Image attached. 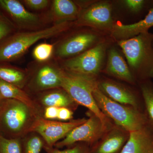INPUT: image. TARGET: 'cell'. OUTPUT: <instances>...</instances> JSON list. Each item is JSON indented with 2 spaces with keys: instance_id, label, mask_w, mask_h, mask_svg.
<instances>
[{
  "instance_id": "1",
  "label": "cell",
  "mask_w": 153,
  "mask_h": 153,
  "mask_svg": "<svg viewBox=\"0 0 153 153\" xmlns=\"http://www.w3.org/2000/svg\"><path fill=\"white\" fill-rule=\"evenodd\" d=\"M153 34L147 32L117 41L134 76L144 79L153 78Z\"/></svg>"
},
{
  "instance_id": "2",
  "label": "cell",
  "mask_w": 153,
  "mask_h": 153,
  "mask_svg": "<svg viewBox=\"0 0 153 153\" xmlns=\"http://www.w3.org/2000/svg\"><path fill=\"white\" fill-rule=\"evenodd\" d=\"M68 27V22H63L41 30L15 34L0 45V62L16 60L37 41L59 35Z\"/></svg>"
},
{
  "instance_id": "3",
  "label": "cell",
  "mask_w": 153,
  "mask_h": 153,
  "mask_svg": "<svg viewBox=\"0 0 153 153\" xmlns=\"http://www.w3.org/2000/svg\"><path fill=\"white\" fill-rule=\"evenodd\" d=\"M93 95L102 113L124 130L129 133L146 127V119L136 108L114 101L102 93L98 86L93 91Z\"/></svg>"
},
{
  "instance_id": "4",
  "label": "cell",
  "mask_w": 153,
  "mask_h": 153,
  "mask_svg": "<svg viewBox=\"0 0 153 153\" xmlns=\"http://www.w3.org/2000/svg\"><path fill=\"white\" fill-rule=\"evenodd\" d=\"M97 86L98 83L94 77L79 76L63 71L61 88L66 91L76 104L87 108L98 117L107 128V118L99 108L93 95V91Z\"/></svg>"
},
{
  "instance_id": "5",
  "label": "cell",
  "mask_w": 153,
  "mask_h": 153,
  "mask_svg": "<svg viewBox=\"0 0 153 153\" xmlns=\"http://www.w3.org/2000/svg\"><path fill=\"white\" fill-rule=\"evenodd\" d=\"M0 111V120L7 131L22 138L30 133L38 114L27 105L18 100L6 99Z\"/></svg>"
},
{
  "instance_id": "6",
  "label": "cell",
  "mask_w": 153,
  "mask_h": 153,
  "mask_svg": "<svg viewBox=\"0 0 153 153\" xmlns=\"http://www.w3.org/2000/svg\"><path fill=\"white\" fill-rule=\"evenodd\" d=\"M106 49L105 43H99L82 54L65 60L63 67L68 73L94 78L101 70Z\"/></svg>"
},
{
  "instance_id": "7",
  "label": "cell",
  "mask_w": 153,
  "mask_h": 153,
  "mask_svg": "<svg viewBox=\"0 0 153 153\" xmlns=\"http://www.w3.org/2000/svg\"><path fill=\"white\" fill-rule=\"evenodd\" d=\"M86 120L85 119L82 118L64 122L48 120L38 116L30 129V132H36L43 138L45 142L44 149L53 148L56 143L64 138L72 129Z\"/></svg>"
},
{
  "instance_id": "8",
  "label": "cell",
  "mask_w": 153,
  "mask_h": 153,
  "mask_svg": "<svg viewBox=\"0 0 153 153\" xmlns=\"http://www.w3.org/2000/svg\"><path fill=\"white\" fill-rule=\"evenodd\" d=\"M101 120L93 114L84 123L77 126L54 146L59 149L69 146L78 142L93 143L106 130Z\"/></svg>"
},
{
  "instance_id": "9",
  "label": "cell",
  "mask_w": 153,
  "mask_h": 153,
  "mask_svg": "<svg viewBox=\"0 0 153 153\" xmlns=\"http://www.w3.org/2000/svg\"><path fill=\"white\" fill-rule=\"evenodd\" d=\"M98 41V35L95 33L90 31L79 32L62 41L57 47L55 54L60 58H71L94 47Z\"/></svg>"
},
{
  "instance_id": "10",
  "label": "cell",
  "mask_w": 153,
  "mask_h": 153,
  "mask_svg": "<svg viewBox=\"0 0 153 153\" xmlns=\"http://www.w3.org/2000/svg\"><path fill=\"white\" fill-rule=\"evenodd\" d=\"M63 70L52 64L41 66L32 77L28 78L26 86L32 93L61 88Z\"/></svg>"
},
{
  "instance_id": "11",
  "label": "cell",
  "mask_w": 153,
  "mask_h": 153,
  "mask_svg": "<svg viewBox=\"0 0 153 153\" xmlns=\"http://www.w3.org/2000/svg\"><path fill=\"white\" fill-rule=\"evenodd\" d=\"M78 23L100 30L111 31L114 25L111 5L106 2H100L88 6L79 14Z\"/></svg>"
},
{
  "instance_id": "12",
  "label": "cell",
  "mask_w": 153,
  "mask_h": 153,
  "mask_svg": "<svg viewBox=\"0 0 153 153\" xmlns=\"http://www.w3.org/2000/svg\"><path fill=\"white\" fill-rule=\"evenodd\" d=\"M33 98L38 106L43 110L48 107H65L72 109L76 104L63 88H54L36 94Z\"/></svg>"
},
{
  "instance_id": "13",
  "label": "cell",
  "mask_w": 153,
  "mask_h": 153,
  "mask_svg": "<svg viewBox=\"0 0 153 153\" xmlns=\"http://www.w3.org/2000/svg\"><path fill=\"white\" fill-rule=\"evenodd\" d=\"M152 27L153 7L149 10L147 15L143 20L131 25H114L111 31L113 37L119 41L129 39L141 33L149 32V29Z\"/></svg>"
},
{
  "instance_id": "14",
  "label": "cell",
  "mask_w": 153,
  "mask_h": 153,
  "mask_svg": "<svg viewBox=\"0 0 153 153\" xmlns=\"http://www.w3.org/2000/svg\"><path fill=\"white\" fill-rule=\"evenodd\" d=\"M0 6L23 27H34L39 23V17L27 10L19 1L0 0Z\"/></svg>"
},
{
  "instance_id": "15",
  "label": "cell",
  "mask_w": 153,
  "mask_h": 153,
  "mask_svg": "<svg viewBox=\"0 0 153 153\" xmlns=\"http://www.w3.org/2000/svg\"><path fill=\"white\" fill-rule=\"evenodd\" d=\"M120 153H153V136L146 127L129 132Z\"/></svg>"
},
{
  "instance_id": "16",
  "label": "cell",
  "mask_w": 153,
  "mask_h": 153,
  "mask_svg": "<svg viewBox=\"0 0 153 153\" xmlns=\"http://www.w3.org/2000/svg\"><path fill=\"white\" fill-rule=\"evenodd\" d=\"M98 87L106 96L114 101L137 108V101L131 91L117 82L105 80L98 83Z\"/></svg>"
},
{
  "instance_id": "17",
  "label": "cell",
  "mask_w": 153,
  "mask_h": 153,
  "mask_svg": "<svg viewBox=\"0 0 153 153\" xmlns=\"http://www.w3.org/2000/svg\"><path fill=\"white\" fill-rule=\"evenodd\" d=\"M106 71L110 75L126 82L133 83L135 77L125 60L117 49L109 50Z\"/></svg>"
},
{
  "instance_id": "18",
  "label": "cell",
  "mask_w": 153,
  "mask_h": 153,
  "mask_svg": "<svg viewBox=\"0 0 153 153\" xmlns=\"http://www.w3.org/2000/svg\"><path fill=\"white\" fill-rule=\"evenodd\" d=\"M0 93L3 99L18 100L27 105L38 115L43 117V110L27 92L0 79Z\"/></svg>"
},
{
  "instance_id": "19",
  "label": "cell",
  "mask_w": 153,
  "mask_h": 153,
  "mask_svg": "<svg viewBox=\"0 0 153 153\" xmlns=\"http://www.w3.org/2000/svg\"><path fill=\"white\" fill-rule=\"evenodd\" d=\"M52 11L57 24L68 22L76 19L79 15L77 6L70 0L53 1Z\"/></svg>"
},
{
  "instance_id": "20",
  "label": "cell",
  "mask_w": 153,
  "mask_h": 153,
  "mask_svg": "<svg viewBox=\"0 0 153 153\" xmlns=\"http://www.w3.org/2000/svg\"><path fill=\"white\" fill-rule=\"evenodd\" d=\"M126 136L123 132L114 131L107 137L93 151L92 153H118L123 148Z\"/></svg>"
},
{
  "instance_id": "21",
  "label": "cell",
  "mask_w": 153,
  "mask_h": 153,
  "mask_svg": "<svg viewBox=\"0 0 153 153\" xmlns=\"http://www.w3.org/2000/svg\"><path fill=\"white\" fill-rule=\"evenodd\" d=\"M29 76L24 71L17 68L0 66V79L23 89L26 86Z\"/></svg>"
},
{
  "instance_id": "22",
  "label": "cell",
  "mask_w": 153,
  "mask_h": 153,
  "mask_svg": "<svg viewBox=\"0 0 153 153\" xmlns=\"http://www.w3.org/2000/svg\"><path fill=\"white\" fill-rule=\"evenodd\" d=\"M22 153H40L45 146L44 140L36 132H30L22 137Z\"/></svg>"
},
{
  "instance_id": "23",
  "label": "cell",
  "mask_w": 153,
  "mask_h": 153,
  "mask_svg": "<svg viewBox=\"0 0 153 153\" xmlns=\"http://www.w3.org/2000/svg\"><path fill=\"white\" fill-rule=\"evenodd\" d=\"M141 90L148 118L153 126V83L147 81L143 82Z\"/></svg>"
},
{
  "instance_id": "24",
  "label": "cell",
  "mask_w": 153,
  "mask_h": 153,
  "mask_svg": "<svg viewBox=\"0 0 153 153\" xmlns=\"http://www.w3.org/2000/svg\"><path fill=\"white\" fill-rule=\"evenodd\" d=\"M22 138H7L0 135V153H22Z\"/></svg>"
},
{
  "instance_id": "25",
  "label": "cell",
  "mask_w": 153,
  "mask_h": 153,
  "mask_svg": "<svg viewBox=\"0 0 153 153\" xmlns=\"http://www.w3.org/2000/svg\"><path fill=\"white\" fill-rule=\"evenodd\" d=\"M54 50V46L48 43H41L34 48L33 56L38 62H43L50 59Z\"/></svg>"
},
{
  "instance_id": "26",
  "label": "cell",
  "mask_w": 153,
  "mask_h": 153,
  "mask_svg": "<svg viewBox=\"0 0 153 153\" xmlns=\"http://www.w3.org/2000/svg\"><path fill=\"white\" fill-rule=\"evenodd\" d=\"M45 149L47 153H88L87 149L80 145H77L63 150L54 147L47 148Z\"/></svg>"
},
{
  "instance_id": "27",
  "label": "cell",
  "mask_w": 153,
  "mask_h": 153,
  "mask_svg": "<svg viewBox=\"0 0 153 153\" xmlns=\"http://www.w3.org/2000/svg\"><path fill=\"white\" fill-rule=\"evenodd\" d=\"M13 29V25L2 16H0V40L7 36Z\"/></svg>"
},
{
  "instance_id": "28",
  "label": "cell",
  "mask_w": 153,
  "mask_h": 153,
  "mask_svg": "<svg viewBox=\"0 0 153 153\" xmlns=\"http://www.w3.org/2000/svg\"><path fill=\"white\" fill-rule=\"evenodd\" d=\"M23 2L32 10H40L49 5V1L48 0H25Z\"/></svg>"
},
{
  "instance_id": "29",
  "label": "cell",
  "mask_w": 153,
  "mask_h": 153,
  "mask_svg": "<svg viewBox=\"0 0 153 153\" xmlns=\"http://www.w3.org/2000/svg\"><path fill=\"white\" fill-rule=\"evenodd\" d=\"M125 5L132 12L138 13L144 7L146 1L143 0H126L124 1Z\"/></svg>"
},
{
  "instance_id": "30",
  "label": "cell",
  "mask_w": 153,
  "mask_h": 153,
  "mask_svg": "<svg viewBox=\"0 0 153 153\" xmlns=\"http://www.w3.org/2000/svg\"><path fill=\"white\" fill-rule=\"evenodd\" d=\"M73 112L72 110L67 108H58L57 120L64 121L71 120L73 118Z\"/></svg>"
},
{
  "instance_id": "31",
  "label": "cell",
  "mask_w": 153,
  "mask_h": 153,
  "mask_svg": "<svg viewBox=\"0 0 153 153\" xmlns=\"http://www.w3.org/2000/svg\"><path fill=\"white\" fill-rule=\"evenodd\" d=\"M58 108L56 107H48L45 108L43 111V117L48 120H56L57 119Z\"/></svg>"
},
{
  "instance_id": "32",
  "label": "cell",
  "mask_w": 153,
  "mask_h": 153,
  "mask_svg": "<svg viewBox=\"0 0 153 153\" xmlns=\"http://www.w3.org/2000/svg\"><path fill=\"white\" fill-rule=\"evenodd\" d=\"M3 97H2L1 95V93H0V102H1V100L2 99Z\"/></svg>"
},
{
  "instance_id": "33",
  "label": "cell",
  "mask_w": 153,
  "mask_h": 153,
  "mask_svg": "<svg viewBox=\"0 0 153 153\" xmlns=\"http://www.w3.org/2000/svg\"><path fill=\"white\" fill-rule=\"evenodd\" d=\"M152 45H153V41H152Z\"/></svg>"
}]
</instances>
